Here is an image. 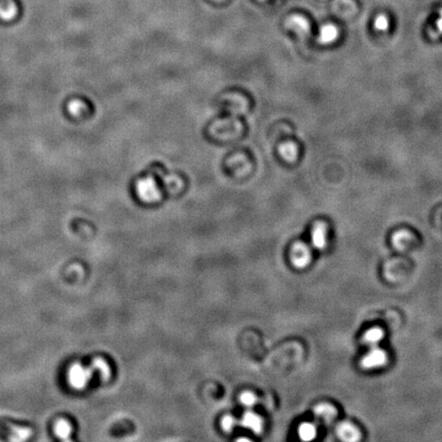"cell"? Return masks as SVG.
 Listing matches in <instances>:
<instances>
[{
    "mask_svg": "<svg viewBox=\"0 0 442 442\" xmlns=\"http://www.w3.org/2000/svg\"><path fill=\"white\" fill-rule=\"evenodd\" d=\"M93 372L92 368H85L80 363L72 364L68 371V381L73 388L82 390L89 384Z\"/></svg>",
    "mask_w": 442,
    "mask_h": 442,
    "instance_id": "6da1fadb",
    "label": "cell"
},
{
    "mask_svg": "<svg viewBox=\"0 0 442 442\" xmlns=\"http://www.w3.org/2000/svg\"><path fill=\"white\" fill-rule=\"evenodd\" d=\"M139 198L146 203H155L161 199V191L152 177H146L137 182Z\"/></svg>",
    "mask_w": 442,
    "mask_h": 442,
    "instance_id": "7a4b0ae2",
    "label": "cell"
},
{
    "mask_svg": "<svg viewBox=\"0 0 442 442\" xmlns=\"http://www.w3.org/2000/svg\"><path fill=\"white\" fill-rule=\"evenodd\" d=\"M388 361V355L386 351L379 348L378 346L372 347L371 350L361 359V367L364 370H373L385 366Z\"/></svg>",
    "mask_w": 442,
    "mask_h": 442,
    "instance_id": "3957f363",
    "label": "cell"
},
{
    "mask_svg": "<svg viewBox=\"0 0 442 442\" xmlns=\"http://www.w3.org/2000/svg\"><path fill=\"white\" fill-rule=\"evenodd\" d=\"M292 264L296 268H305L312 259L310 249L303 243H296L292 246L290 253Z\"/></svg>",
    "mask_w": 442,
    "mask_h": 442,
    "instance_id": "277c9868",
    "label": "cell"
},
{
    "mask_svg": "<svg viewBox=\"0 0 442 442\" xmlns=\"http://www.w3.org/2000/svg\"><path fill=\"white\" fill-rule=\"evenodd\" d=\"M328 227L324 222L318 221L314 224L311 233L312 245L317 250H323L326 247Z\"/></svg>",
    "mask_w": 442,
    "mask_h": 442,
    "instance_id": "5b68a950",
    "label": "cell"
},
{
    "mask_svg": "<svg viewBox=\"0 0 442 442\" xmlns=\"http://www.w3.org/2000/svg\"><path fill=\"white\" fill-rule=\"evenodd\" d=\"M241 425L244 428L251 430L255 434H260L263 431V426H264L263 419L259 415L250 411L244 414L241 420Z\"/></svg>",
    "mask_w": 442,
    "mask_h": 442,
    "instance_id": "8992f818",
    "label": "cell"
},
{
    "mask_svg": "<svg viewBox=\"0 0 442 442\" xmlns=\"http://www.w3.org/2000/svg\"><path fill=\"white\" fill-rule=\"evenodd\" d=\"M337 434L341 440L347 442L358 441L361 437L359 430L350 423H341L337 427Z\"/></svg>",
    "mask_w": 442,
    "mask_h": 442,
    "instance_id": "52a82bcc",
    "label": "cell"
},
{
    "mask_svg": "<svg viewBox=\"0 0 442 442\" xmlns=\"http://www.w3.org/2000/svg\"><path fill=\"white\" fill-rule=\"evenodd\" d=\"M315 417L324 424H330L337 416V410L329 403H320L314 408Z\"/></svg>",
    "mask_w": 442,
    "mask_h": 442,
    "instance_id": "ba28073f",
    "label": "cell"
},
{
    "mask_svg": "<svg viewBox=\"0 0 442 442\" xmlns=\"http://www.w3.org/2000/svg\"><path fill=\"white\" fill-rule=\"evenodd\" d=\"M287 26L295 31V33L301 36H306L309 33V29H310L308 21L302 15H292L288 20Z\"/></svg>",
    "mask_w": 442,
    "mask_h": 442,
    "instance_id": "9c48e42d",
    "label": "cell"
},
{
    "mask_svg": "<svg viewBox=\"0 0 442 442\" xmlns=\"http://www.w3.org/2000/svg\"><path fill=\"white\" fill-rule=\"evenodd\" d=\"M338 37H339V29L333 24H328V25H324L320 30L319 41L322 44H330V43H333L335 40H337Z\"/></svg>",
    "mask_w": 442,
    "mask_h": 442,
    "instance_id": "30bf717a",
    "label": "cell"
},
{
    "mask_svg": "<svg viewBox=\"0 0 442 442\" xmlns=\"http://www.w3.org/2000/svg\"><path fill=\"white\" fill-rule=\"evenodd\" d=\"M384 337V332L380 328H373L369 330L362 338V342L367 345L372 347L378 346V344L381 342V340Z\"/></svg>",
    "mask_w": 442,
    "mask_h": 442,
    "instance_id": "8fae6325",
    "label": "cell"
},
{
    "mask_svg": "<svg viewBox=\"0 0 442 442\" xmlns=\"http://www.w3.org/2000/svg\"><path fill=\"white\" fill-rule=\"evenodd\" d=\"M72 430L73 428L71 424L64 419H61L55 423L54 433L62 440H69L72 434Z\"/></svg>",
    "mask_w": 442,
    "mask_h": 442,
    "instance_id": "7c38bea8",
    "label": "cell"
},
{
    "mask_svg": "<svg viewBox=\"0 0 442 442\" xmlns=\"http://www.w3.org/2000/svg\"><path fill=\"white\" fill-rule=\"evenodd\" d=\"M299 436L304 441H311L316 437L317 430L316 427L311 423H303L300 425L298 430Z\"/></svg>",
    "mask_w": 442,
    "mask_h": 442,
    "instance_id": "4fadbf2b",
    "label": "cell"
},
{
    "mask_svg": "<svg viewBox=\"0 0 442 442\" xmlns=\"http://www.w3.org/2000/svg\"><path fill=\"white\" fill-rule=\"evenodd\" d=\"M93 371L99 372L100 377L102 378L103 381H107L109 380L110 376H111V369L108 364L107 361H105L103 358H97L93 360L92 362V367Z\"/></svg>",
    "mask_w": 442,
    "mask_h": 442,
    "instance_id": "5bb4252c",
    "label": "cell"
},
{
    "mask_svg": "<svg viewBox=\"0 0 442 442\" xmlns=\"http://www.w3.org/2000/svg\"><path fill=\"white\" fill-rule=\"evenodd\" d=\"M281 156L288 162H294L298 156V147L294 143H285L280 147Z\"/></svg>",
    "mask_w": 442,
    "mask_h": 442,
    "instance_id": "9a60e30c",
    "label": "cell"
},
{
    "mask_svg": "<svg viewBox=\"0 0 442 442\" xmlns=\"http://www.w3.org/2000/svg\"><path fill=\"white\" fill-rule=\"evenodd\" d=\"M240 401H241V403H242L244 407H246V408H248V409H252V408H254V407L256 406V403L258 402V398H257V396H256L253 392L247 391V392H244V393L240 396Z\"/></svg>",
    "mask_w": 442,
    "mask_h": 442,
    "instance_id": "2e32d148",
    "label": "cell"
},
{
    "mask_svg": "<svg viewBox=\"0 0 442 442\" xmlns=\"http://www.w3.org/2000/svg\"><path fill=\"white\" fill-rule=\"evenodd\" d=\"M11 440H27L31 436V430L29 428H13L11 432Z\"/></svg>",
    "mask_w": 442,
    "mask_h": 442,
    "instance_id": "e0dca14e",
    "label": "cell"
},
{
    "mask_svg": "<svg viewBox=\"0 0 442 442\" xmlns=\"http://www.w3.org/2000/svg\"><path fill=\"white\" fill-rule=\"evenodd\" d=\"M238 423H239L238 420L234 416L226 415L221 420V427H222L223 431L230 433L235 429V427L238 425Z\"/></svg>",
    "mask_w": 442,
    "mask_h": 442,
    "instance_id": "ac0fdd59",
    "label": "cell"
},
{
    "mask_svg": "<svg viewBox=\"0 0 442 442\" xmlns=\"http://www.w3.org/2000/svg\"><path fill=\"white\" fill-rule=\"evenodd\" d=\"M409 240H410V234L406 230H400L393 236L392 242L396 248L400 249Z\"/></svg>",
    "mask_w": 442,
    "mask_h": 442,
    "instance_id": "d6986e66",
    "label": "cell"
},
{
    "mask_svg": "<svg viewBox=\"0 0 442 442\" xmlns=\"http://www.w3.org/2000/svg\"><path fill=\"white\" fill-rule=\"evenodd\" d=\"M374 26H375L376 30H378V31H381V32L387 31L389 29V20H388L387 15H385V14H379L375 18Z\"/></svg>",
    "mask_w": 442,
    "mask_h": 442,
    "instance_id": "ffe728a7",
    "label": "cell"
},
{
    "mask_svg": "<svg viewBox=\"0 0 442 442\" xmlns=\"http://www.w3.org/2000/svg\"><path fill=\"white\" fill-rule=\"evenodd\" d=\"M15 13H16V8L14 5L7 7V9H1L0 10V15L3 20H10L14 16Z\"/></svg>",
    "mask_w": 442,
    "mask_h": 442,
    "instance_id": "44dd1931",
    "label": "cell"
},
{
    "mask_svg": "<svg viewBox=\"0 0 442 442\" xmlns=\"http://www.w3.org/2000/svg\"><path fill=\"white\" fill-rule=\"evenodd\" d=\"M82 107H83V105H82L80 102L75 101V102L70 103V105H69V111H70L72 114L77 115V114H79V113H80V111L82 110Z\"/></svg>",
    "mask_w": 442,
    "mask_h": 442,
    "instance_id": "7402d4cb",
    "label": "cell"
},
{
    "mask_svg": "<svg viewBox=\"0 0 442 442\" xmlns=\"http://www.w3.org/2000/svg\"><path fill=\"white\" fill-rule=\"evenodd\" d=\"M436 27H437L438 32L442 34V10L440 11V13H439V17L436 21Z\"/></svg>",
    "mask_w": 442,
    "mask_h": 442,
    "instance_id": "603a6c76",
    "label": "cell"
}]
</instances>
